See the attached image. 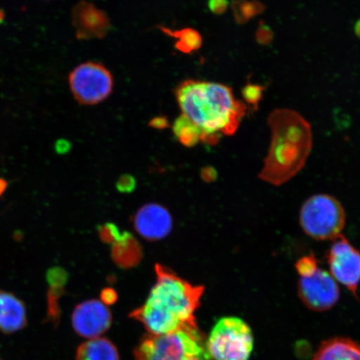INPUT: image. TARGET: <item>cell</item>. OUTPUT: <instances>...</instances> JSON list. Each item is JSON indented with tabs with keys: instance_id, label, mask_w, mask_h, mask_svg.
<instances>
[{
	"instance_id": "obj_1",
	"label": "cell",
	"mask_w": 360,
	"mask_h": 360,
	"mask_svg": "<svg viewBox=\"0 0 360 360\" xmlns=\"http://www.w3.org/2000/svg\"><path fill=\"white\" fill-rule=\"evenodd\" d=\"M157 281L146 303L130 313L148 334H169L184 327L197 326L195 311L205 288L195 286L161 264L155 266Z\"/></svg>"
},
{
	"instance_id": "obj_2",
	"label": "cell",
	"mask_w": 360,
	"mask_h": 360,
	"mask_svg": "<svg viewBox=\"0 0 360 360\" xmlns=\"http://www.w3.org/2000/svg\"><path fill=\"white\" fill-rule=\"evenodd\" d=\"M174 94L182 115L200 128L202 142L208 145H215L222 135L235 134L246 114L245 103L223 84L188 79Z\"/></svg>"
},
{
	"instance_id": "obj_3",
	"label": "cell",
	"mask_w": 360,
	"mask_h": 360,
	"mask_svg": "<svg viewBox=\"0 0 360 360\" xmlns=\"http://www.w3.org/2000/svg\"><path fill=\"white\" fill-rule=\"evenodd\" d=\"M271 142L259 179L281 186L304 167L313 143L311 126L298 112L274 110L268 118Z\"/></svg>"
},
{
	"instance_id": "obj_4",
	"label": "cell",
	"mask_w": 360,
	"mask_h": 360,
	"mask_svg": "<svg viewBox=\"0 0 360 360\" xmlns=\"http://www.w3.org/2000/svg\"><path fill=\"white\" fill-rule=\"evenodd\" d=\"M134 360H213L198 326L165 335L148 334L134 349Z\"/></svg>"
},
{
	"instance_id": "obj_5",
	"label": "cell",
	"mask_w": 360,
	"mask_h": 360,
	"mask_svg": "<svg viewBox=\"0 0 360 360\" xmlns=\"http://www.w3.org/2000/svg\"><path fill=\"white\" fill-rule=\"evenodd\" d=\"M346 216L339 200L319 193L306 200L300 212V224L306 236L318 241L334 240L341 236Z\"/></svg>"
},
{
	"instance_id": "obj_6",
	"label": "cell",
	"mask_w": 360,
	"mask_h": 360,
	"mask_svg": "<svg viewBox=\"0 0 360 360\" xmlns=\"http://www.w3.org/2000/svg\"><path fill=\"white\" fill-rule=\"evenodd\" d=\"M254 343L249 325L233 316L220 319L206 340L207 349L213 360H249Z\"/></svg>"
},
{
	"instance_id": "obj_7",
	"label": "cell",
	"mask_w": 360,
	"mask_h": 360,
	"mask_svg": "<svg viewBox=\"0 0 360 360\" xmlns=\"http://www.w3.org/2000/svg\"><path fill=\"white\" fill-rule=\"evenodd\" d=\"M72 94L83 105H96L109 98L114 87L110 71L101 63L87 62L76 67L69 76Z\"/></svg>"
},
{
	"instance_id": "obj_8",
	"label": "cell",
	"mask_w": 360,
	"mask_h": 360,
	"mask_svg": "<svg viewBox=\"0 0 360 360\" xmlns=\"http://www.w3.org/2000/svg\"><path fill=\"white\" fill-rule=\"evenodd\" d=\"M327 261L335 281L356 296L360 283V252L356 248L341 235L333 240Z\"/></svg>"
},
{
	"instance_id": "obj_9",
	"label": "cell",
	"mask_w": 360,
	"mask_h": 360,
	"mask_svg": "<svg viewBox=\"0 0 360 360\" xmlns=\"http://www.w3.org/2000/svg\"><path fill=\"white\" fill-rule=\"evenodd\" d=\"M300 300L306 307L322 312L334 307L340 300V288L330 272L319 268L307 276L300 277L298 283Z\"/></svg>"
},
{
	"instance_id": "obj_10",
	"label": "cell",
	"mask_w": 360,
	"mask_h": 360,
	"mask_svg": "<svg viewBox=\"0 0 360 360\" xmlns=\"http://www.w3.org/2000/svg\"><path fill=\"white\" fill-rule=\"evenodd\" d=\"M112 314L102 301L91 300L76 306L72 314V325L80 336L97 339L109 330Z\"/></svg>"
},
{
	"instance_id": "obj_11",
	"label": "cell",
	"mask_w": 360,
	"mask_h": 360,
	"mask_svg": "<svg viewBox=\"0 0 360 360\" xmlns=\"http://www.w3.org/2000/svg\"><path fill=\"white\" fill-rule=\"evenodd\" d=\"M76 35L81 40L105 38L111 29L107 13L94 4L80 1L72 13Z\"/></svg>"
},
{
	"instance_id": "obj_12",
	"label": "cell",
	"mask_w": 360,
	"mask_h": 360,
	"mask_svg": "<svg viewBox=\"0 0 360 360\" xmlns=\"http://www.w3.org/2000/svg\"><path fill=\"white\" fill-rule=\"evenodd\" d=\"M172 224L168 210L156 204L142 207L134 217L135 229L148 240H161L167 236Z\"/></svg>"
},
{
	"instance_id": "obj_13",
	"label": "cell",
	"mask_w": 360,
	"mask_h": 360,
	"mask_svg": "<svg viewBox=\"0 0 360 360\" xmlns=\"http://www.w3.org/2000/svg\"><path fill=\"white\" fill-rule=\"evenodd\" d=\"M26 325V308L22 301L11 292L0 290V330L12 334Z\"/></svg>"
},
{
	"instance_id": "obj_14",
	"label": "cell",
	"mask_w": 360,
	"mask_h": 360,
	"mask_svg": "<svg viewBox=\"0 0 360 360\" xmlns=\"http://www.w3.org/2000/svg\"><path fill=\"white\" fill-rule=\"evenodd\" d=\"M312 360H360V345L349 338H332L323 342Z\"/></svg>"
},
{
	"instance_id": "obj_15",
	"label": "cell",
	"mask_w": 360,
	"mask_h": 360,
	"mask_svg": "<svg viewBox=\"0 0 360 360\" xmlns=\"http://www.w3.org/2000/svg\"><path fill=\"white\" fill-rule=\"evenodd\" d=\"M76 360H120V356L111 341L105 338H97L79 346Z\"/></svg>"
},
{
	"instance_id": "obj_16",
	"label": "cell",
	"mask_w": 360,
	"mask_h": 360,
	"mask_svg": "<svg viewBox=\"0 0 360 360\" xmlns=\"http://www.w3.org/2000/svg\"><path fill=\"white\" fill-rule=\"evenodd\" d=\"M173 132L178 141L186 147H193L204 141V135L200 128L183 115L174 121Z\"/></svg>"
},
{
	"instance_id": "obj_17",
	"label": "cell",
	"mask_w": 360,
	"mask_h": 360,
	"mask_svg": "<svg viewBox=\"0 0 360 360\" xmlns=\"http://www.w3.org/2000/svg\"><path fill=\"white\" fill-rule=\"evenodd\" d=\"M160 29L165 34L177 39V41L175 42V48L180 52L191 53L198 51L202 46V36L195 30L186 28L179 30H171L170 29L165 28V27H161Z\"/></svg>"
},
{
	"instance_id": "obj_18",
	"label": "cell",
	"mask_w": 360,
	"mask_h": 360,
	"mask_svg": "<svg viewBox=\"0 0 360 360\" xmlns=\"http://www.w3.org/2000/svg\"><path fill=\"white\" fill-rule=\"evenodd\" d=\"M233 18L238 25H244L265 10L258 0H233L231 4Z\"/></svg>"
},
{
	"instance_id": "obj_19",
	"label": "cell",
	"mask_w": 360,
	"mask_h": 360,
	"mask_svg": "<svg viewBox=\"0 0 360 360\" xmlns=\"http://www.w3.org/2000/svg\"><path fill=\"white\" fill-rule=\"evenodd\" d=\"M265 87L258 84L248 82L241 89L242 97L247 103V109L252 112L259 109V103L263 100Z\"/></svg>"
},
{
	"instance_id": "obj_20",
	"label": "cell",
	"mask_w": 360,
	"mask_h": 360,
	"mask_svg": "<svg viewBox=\"0 0 360 360\" xmlns=\"http://www.w3.org/2000/svg\"><path fill=\"white\" fill-rule=\"evenodd\" d=\"M319 268L318 260L313 255L303 256L295 264L296 271L300 277L309 276L316 271Z\"/></svg>"
},
{
	"instance_id": "obj_21",
	"label": "cell",
	"mask_w": 360,
	"mask_h": 360,
	"mask_svg": "<svg viewBox=\"0 0 360 360\" xmlns=\"http://www.w3.org/2000/svg\"><path fill=\"white\" fill-rule=\"evenodd\" d=\"M68 274L60 267L52 268L47 273V281L51 287L63 288L67 282Z\"/></svg>"
},
{
	"instance_id": "obj_22",
	"label": "cell",
	"mask_w": 360,
	"mask_h": 360,
	"mask_svg": "<svg viewBox=\"0 0 360 360\" xmlns=\"http://www.w3.org/2000/svg\"><path fill=\"white\" fill-rule=\"evenodd\" d=\"M255 40L260 45H268L274 40V32L271 28L265 25L263 21L259 22L255 32Z\"/></svg>"
},
{
	"instance_id": "obj_23",
	"label": "cell",
	"mask_w": 360,
	"mask_h": 360,
	"mask_svg": "<svg viewBox=\"0 0 360 360\" xmlns=\"http://www.w3.org/2000/svg\"><path fill=\"white\" fill-rule=\"evenodd\" d=\"M101 233L103 240L107 242L117 241L122 236L118 228L112 224H107L102 228Z\"/></svg>"
},
{
	"instance_id": "obj_24",
	"label": "cell",
	"mask_w": 360,
	"mask_h": 360,
	"mask_svg": "<svg viewBox=\"0 0 360 360\" xmlns=\"http://www.w3.org/2000/svg\"><path fill=\"white\" fill-rule=\"evenodd\" d=\"M136 182L131 175L124 174L117 182L116 186L121 193H130L134 190Z\"/></svg>"
},
{
	"instance_id": "obj_25",
	"label": "cell",
	"mask_w": 360,
	"mask_h": 360,
	"mask_svg": "<svg viewBox=\"0 0 360 360\" xmlns=\"http://www.w3.org/2000/svg\"><path fill=\"white\" fill-rule=\"evenodd\" d=\"M208 6L210 11L214 15H223L229 7L228 0H209Z\"/></svg>"
},
{
	"instance_id": "obj_26",
	"label": "cell",
	"mask_w": 360,
	"mask_h": 360,
	"mask_svg": "<svg viewBox=\"0 0 360 360\" xmlns=\"http://www.w3.org/2000/svg\"><path fill=\"white\" fill-rule=\"evenodd\" d=\"M102 300L103 304H112L117 300V295L114 290L105 289L102 292Z\"/></svg>"
},
{
	"instance_id": "obj_27",
	"label": "cell",
	"mask_w": 360,
	"mask_h": 360,
	"mask_svg": "<svg viewBox=\"0 0 360 360\" xmlns=\"http://www.w3.org/2000/svg\"><path fill=\"white\" fill-rule=\"evenodd\" d=\"M150 125L155 129H165L168 127L169 124L167 119L165 117H157V118L151 120Z\"/></svg>"
},
{
	"instance_id": "obj_28",
	"label": "cell",
	"mask_w": 360,
	"mask_h": 360,
	"mask_svg": "<svg viewBox=\"0 0 360 360\" xmlns=\"http://www.w3.org/2000/svg\"><path fill=\"white\" fill-rule=\"evenodd\" d=\"M7 182L3 179H0V196L6 191Z\"/></svg>"
},
{
	"instance_id": "obj_29",
	"label": "cell",
	"mask_w": 360,
	"mask_h": 360,
	"mask_svg": "<svg viewBox=\"0 0 360 360\" xmlns=\"http://www.w3.org/2000/svg\"><path fill=\"white\" fill-rule=\"evenodd\" d=\"M354 30L355 34H356L357 37L360 39V20H359L354 24Z\"/></svg>"
}]
</instances>
